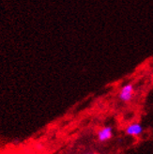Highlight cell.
<instances>
[{"label": "cell", "mask_w": 153, "mask_h": 154, "mask_svg": "<svg viewBox=\"0 0 153 154\" xmlns=\"http://www.w3.org/2000/svg\"><path fill=\"white\" fill-rule=\"evenodd\" d=\"M134 95V88L133 84H127L125 86L121 88L119 91V99L122 102L128 103L130 101H132V99L133 98Z\"/></svg>", "instance_id": "6da1fadb"}, {"label": "cell", "mask_w": 153, "mask_h": 154, "mask_svg": "<svg viewBox=\"0 0 153 154\" xmlns=\"http://www.w3.org/2000/svg\"><path fill=\"white\" fill-rule=\"evenodd\" d=\"M143 133V127L140 123L133 122L129 124L126 128V134L131 136H139Z\"/></svg>", "instance_id": "7a4b0ae2"}, {"label": "cell", "mask_w": 153, "mask_h": 154, "mask_svg": "<svg viewBox=\"0 0 153 154\" xmlns=\"http://www.w3.org/2000/svg\"><path fill=\"white\" fill-rule=\"evenodd\" d=\"M112 135H113V130L109 126L103 127L99 130V132H98V138L101 142H105L107 140L111 139Z\"/></svg>", "instance_id": "3957f363"}, {"label": "cell", "mask_w": 153, "mask_h": 154, "mask_svg": "<svg viewBox=\"0 0 153 154\" xmlns=\"http://www.w3.org/2000/svg\"><path fill=\"white\" fill-rule=\"evenodd\" d=\"M87 154H97V153H87Z\"/></svg>", "instance_id": "277c9868"}]
</instances>
